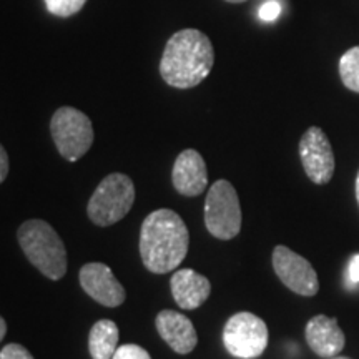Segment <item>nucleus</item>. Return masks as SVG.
Here are the masks:
<instances>
[{
  "label": "nucleus",
  "instance_id": "25",
  "mask_svg": "<svg viewBox=\"0 0 359 359\" xmlns=\"http://www.w3.org/2000/svg\"><path fill=\"white\" fill-rule=\"evenodd\" d=\"M226 2H230V4H243V2H246V0H226Z\"/></svg>",
  "mask_w": 359,
  "mask_h": 359
},
{
  "label": "nucleus",
  "instance_id": "11",
  "mask_svg": "<svg viewBox=\"0 0 359 359\" xmlns=\"http://www.w3.org/2000/svg\"><path fill=\"white\" fill-rule=\"evenodd\" d=\"M175 190L183 196H198L208 187V172L203 156L198 151L188 148L175 160L172 170Z\"/></svg>",
  "mask_w": 359,
  "mask_h": 359
},
{
  "label": "nucleus",
  "instance_id": "18",
  "mask_svg": "<svg viewBox=\"0 0 359 359\" xmlns=\"http://www.w3.org/2000/svg\"><path fill=\"white\" fill-rule=\"evenodd\" d=\"M111 359H151L147 349L137 344H125V346L116 348V351Z\"/></svg>",
  "mask_w": 359,
  "mask_h": 359
},
{
  "label": "nucleus",
  "instance_id": "10",
  "mask_svg": "<svg viewBox=\"0 0 359 359\" xmlns=\"http://www.w3.org/2000/svg\"><path fill=\"white\" fill-rule=\"evenodd\" d=\"M79 280L85 293L102 306L116 308L127 298L123 286L116 280L111 269L103 263L83 264L79 273Z\"/></svg>",
  "mask_w": 359,
  "mask_h": 359
},
{
  "label": "nucleus",
  "instance_id": "6",
  "mask_svg": "<svg viewBox=\"0 0 359 359\" xmlns=\"http://www.w3.org/2000/svg\"><path fill=\"white\" fill-rule=\"evenodd\" d=\"M50 133L58 154L69 161L82 158L93 143L92 120L74 107H60L53 114Z\"/></svg>",
  "mask_w": 359,
  "mask_h": 359
},
{
  "label": "nucleus",
  "instance_id": "23",
  "mask_svg": "<svg viewBox=\"0 0 359 359\" xmlns=\"http://www.w3.org/2000/svg\"><path fill=\"white\" fill-rule=\"evenodd\" d=\"M6 334H7V323L2 316H0V341L4 339V336Z\"/></svg>",
  "mask_w": 359,
  "mask_h": 359
},
{
  "label": "nucleus",
  "instance_id": "8",
  "mask_svg": "<svg viewBox=\"0 0 359 359\" xmlns=\"http://www.w3.org/2000/svg\"><path fill=\"white\" fill-rule=\"evenodd\" d=\"M273 268L286 288L302 296H314L320 291L318 275L311 263L288 246H276L273 250Z\"/></svg>",
  "mask_w": 359,
  "mask_h": 359
},
{
  "label": "nucleus",
  "instance_id": "14",
  "mask_svg": "<svg viewBox=\"0 0 359 359\" xmlns=\"http://www.w3.org/2000/svg\"><path fill=\"white\" fill-rule=\"evenodd\" d=\"M170 288L175 303L182 309H196L208 299L212 293V283L191 268H182L175 271L170 280Z\"/></svg>",
  "mask_w": 359,
  "mask_h": 359
},
{
  "label": "nucleus",
  "instance_id": "4",
  "mask_svg": "<svg viewBox=\"0 0 359 359\" xmlns=\"http://www.w3.org/2000/svg\"><path fill=\"white\" fill-rule=\"evenodd\" d=\"M133 203L135 185L132 178L123 173H110L102 180L88 200L87 213L92 223L110 226L127 217Z\"/></svg>",
  "mask_w": 359,
  "mask_h": 359
},
{
  "label": "nucleus",
  "instance_id": "13",
  "mask_svg": "<svg viewBox=\"0 0 359 359\" xmlns=\"http://www.w3.org/2000/svg\"><path fill=\"white\" fill-rule=\"evenodd\" d=\"M304 336H306L308 346L321 358L336 356L343 351L346 344V336L341 331L338 320L327 318L325 314H318L308 321Z\"/></svg>",
  "mask_w": 359,
  "mask_h": 359
},
{
  "label": "nucleus",
  "instance_id": "21",
  "mask_svg": "<svg viewBox=\"0 0 359 359\" xmlns=\"http://www.w3.org/2000/svg\"><path fill=\"white\" fill-rule=\"evenodd\" d=\"M348 281L349 285H358L359 283V255H354L348 264Z\"/></svg>",
  "mask_w": 359,
  "mask_h": 359
},
{
  "label": "nucleus",
  "instance_id": "20",
  "mask_svg": "<svg viewBox=\"0 0 359 359\" xmlns=\"http://www.w3.org/2000/svg\"><path fill=\"white\" fill-rule=\"evenodd\" d=\"M281 13V4L278 0H268L259 7V19L263 22H275Z\"/></svg>",
  "mask_w": 359,
  "mask_h": 359
},
{
  "label": "nucleus",
  "instance_id": "9",
  "mask_svg": "<svg viewBox=\"0 0 359 359\" xmlns=\"http://www.w3.org/2000/svg\"><path fill=\"white\" fill-rule=\"evenodd\" d=\"M299 158L308 178L316 185H326L334 175L333 147L320 127H309L299 140Z\"/></svg>",
  "mask_w": 359,
  "mask_h": 359
},
{
  "label": "nucleus",
  "instance_id": "22",
  "mask_svg": "<svg viewBox=\"0 0 359 359\" xmlns=\"http://www.w3.org/2000/svg\"><path fill=\"white\" fill-rule=\"evenodd\" d=\"M8 168H11V165H8V155L6 148L0 145V183L7 178Z\"/></svg>",
  "mask_w": 359,
  "mask_h": 359
},
{
  "label": "nucleus",
  "instance_id": "17",
  "mask_svg": "<svg viewBox=\"0 0 359 359\" xmlns=\"http://www.w3.org/2000/svg\"><path fill=\"white\" fill-rule=\"evenodd\" d=\"M87 0H45L48 12L57 17H72L80 12Z\"/></svg>",
  "mask_w": 359,
  "mask_h": 359
},
{
  "label": "nucleus",
  "instance_id": "7",
  "mask_svg": "<svg viewBox=\"0 0 359 359\" xmlns=\"http://www.w3.org/2000/svg\"><path fill=\"white\" fill-rule=\"evenodd\" d=\"M223 344L231 356L255 359L268 346V326L257 314L241 311L233 314L223 330Z\"/></svg>",
  "mask_w": 359,
  "mask_h": 359
},
{
  "label": "nucleus",
  "instance_id": "15",
  "mask_svg": "<svg viewBox=\"0 0 359 359\" xmlns=\"http://www.w3.org/2000/svg\"><path fill=\"white\" fill-rule=\"evenodd\" d=\"M118 348V326L111 320H100L92 326L88 351L92 359H111Z\"/></svg>",
  "mask_w": 359,
  "mask_h": 359
},
{
  "label": "nucleus",
  "instance_id": "19",
  "mask_svg": "<svg viewBox=\"0 0 359 359\" xmlns=\"http://www.w3.org/2000/svg\"><path fill=\"white\" fill-rule=\"evenodd\" d=\"M0 359H34V356L22 344L12 343L0 351Z\"/></svg>",
  "mask_w": 359,
  "mask_h": 359
},
{
  "label": "nucleus",
  "instance_id": "26",
  "mask_svg": "<svg viewBox=\"0 0 359 359\" xmlns=\"http://www.w3.org/2000/svg\"><path fill=\"white\" fill-rule=\"evenodd\" d=\"M333 359H349V358H333Z\"/></svg>",
  "mask_w": 359,
  "mask_h": 359
},
{
  "label": "nucleus",
  "instance_id": "24",
  "mask_svg": "<svg viewBox=\"0 0 359 359\" xmlns=\"http://www.w3.org/2000/svg\"><path fill=\"white\" fill-rule=\"evenodd\" d=\"M356 200H358V205H359V172H358V177H356Z\"/></svg>",
  "mask_w": 359,
  "mask_h": 359
},
{
  "label": "nucleus",
  "instance_id": "1",
  "mask_svg": "<svg viewBox=\"0 0 359 359\" xmlns=\"http://www.w3.org/2000/svg\"><path fill=\"white\" fill-rule=\"evenodd\" d=\"M190 246L185 222L173 210L161 208L142 223L140 257L148 271L165 275L182 264Z\"/></svg>",
  "mask_w": 359,
  "mask_h": 359
},
{
  "label": "nucleus",
  "instance_id": "3",
  "mask_svg": "<svg viewBox=\"0 0 359 359\" xmlns=\"http://www.w3.org/2000/svg\"><path fill=\"white\" fill-rule=\"evenodd\" d=\"M20 248L48 280L58 281L67 273V250L57 231L43 219H29L17 231Z\"/></svg>",
  "mask_w": 359,
  "mask_h": 359
},
{
  "label": "nucleus",
  "instance_id": "12",
  "mask_svg": "<svg viewBox=\"0 0 359 359\" xmlns=\"http://www.w3.org/2000/svg\"><path fill=\"white\" fill-rule=\"evenodd\" d=\"M156 330L161 339L178 354H188L198 344V334L195 326L185 314L173 311V309H163L156 316Z\"/></svg>",
  "mask_w": 359,
  "mask_h": 359
},
{
  "label": "nucleus",
  "instance_id": "16",
  "mask_svg": "<svg viewBox=\"0 0 359 359\" xmlns=\"http://www.w3.org/2000/svg\"><path fill=\"white\" fill-rule=\"evenodd\" d=\"M339 77L344 87L359 93V45L349 48L341 55Z\"/></svg>",
  "mask_w": 359,
  "mask_h": 359
},
{
  "label": "nucleus",
  "instance_id": "2",
  "mask_svg": "<svg viewBox=\"0 0 359 359\" xmlns=\"http://www.w3.org/2000/svg\"><path fill=\"white\" fill-rule=\"evenodd\" d=\"M215 64L212 40L196 29L173 34L165 45L160 60V75L175 88H193L208 77Z\"/></svg>",
  "mask_w": 359,
  "mask_h": 359
},
{
  "label": "nucleus",
  "instance_id": "5",
  "mask_svg": "<svg viewBox=\"0 0 359 359\" xmlns=\"http://www.w3.org/2000/svg\"><path fill=\"white\" fill-rule=\"evenodd\" d=\"M205 226L218 240H233L241 230V206L235 187L218 180L205 201Z\"/></svg>",
  "mask_w": 359,
  "mask_h": 359
}]
</instances>
